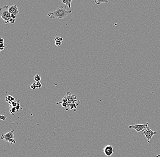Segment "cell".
<instances>
[{
  "instance_id": "4fadbf2b",
  "label": "cell",
  "mask_w": 160,
  "mask_h": 157,
  "mask_svg": "<svg viewBox=\"0 0 160 157\" xmlns=\"http://www.w3.org/2000/svg\"><path fill=\"white\" fill-rule=\"evenodd\" d=\"M95 2L97 5H100L102 3H109V2L108 1H101V0L96 1V0H95Z\"/></svg>"
},
{
  "instance_id": "d4e9b609",
  "label": "cell",
  "mask_w": 160,
  "mask_h": 157,
  "mask_svg": "<svg viewBox=\"0 0 160 157\" xmlns=\"http://www.w3.org/2000/svg\"><path fill=\"white\" fill-rule=\"evenodd\" d=\"M4 40L2 39V38H0V44H4Z\"/></svg>"
},
{
  "instance_id": "3957f363",
  "label": "cell",
  "mask_w": 160,
  "mask_h": 157,
  "mask_svg": "<svg viewBox=\"0 0 160 157\" xmlns=\"http://www.w3.org/2000/svg\"><path fill=\"white\" fill-rule=\"evenodd\" d=\"M143 134H144L146 138L147 139V141L149 143H150V140L152 139L153 136L157 134V132L153 131L152 130L148 127V123H146V129L142 131Z\"/></svg>"
},
{
  "instance_id": "7a4b0ae2",
  "label": "cell",
  "mask_w": 160,
  "mask_h": 157,
  "mask_svg": "<svg viewBox=\"0 0 160 157\" xmlns=\"http://www.w3.org/2000/svg\"><path fill=\"white\" fill-rule=\"evenodd\" d=\"M9 6L5 5L0 9V16L5 21L6 24L9 23V20L11 18V14L9 12Z\"/></svg>"
},
{
  "instance_id": "52a82bcc",
  "label": "cell",
  "mask_w": 160,
  "mask_h": 157,
  "mask_svg": "<svg viewBox=\"0 0 160 157\" xmlns=\"http://www.w3.org/2000/svg\"><path fill=\"white\" fill-rule=\"evenodd\" d=\"M9 12L10 14H14L17 15L19 13L18 8L16 5H12L9 8Z\"/></svg>"
},
{
  "instance_id": "ac0fdd59",
  "label": "cell",
  "mask_w": 160,
  "mask_h": 157,
  "mask_svg": "<svg viewBox=\"0 0 160 157\" xmlns=\"http://www.w3.org/2000/svg\"><path fill=\"white\" fill-rule=\"evenodd\" d=\"M20 108H21V105H20V102H17V106H16V109L17 111L20 110Z\"/></svg>"
},
{
  "instance_id": "7c38bea8",
  "label": "cell",
  "mask_w": 160,
  "mask_h": 157,
  "mask_svg": "<svg viewBox=\"0 0 160 157\" xmlns=\"http://www.w3.org/2000/svg\"><path fill=\"white\" fill-rule=\"evenodd\" d=\"M34 80L36 81V82H40L41 80V76L40 75L37 74L34 76Z\"/></svg>"
},
{
  "instance_id": "30bf717a",
  "label": "cell",
  "mask_w": 160,
  "mask_h": 157,
  "mask_svg": "<svg viewBox=\"0 0 160 157\" xmlns=\"http://www.w3.org/2000/svg\"><path fill=\"white\" fill-rule=\"evenodd\" d=\"M69 108L71 110H74V111H76L77 108V105H76L75 103H72L70 104L69 106Z\"/></svg>"
},
{
  "instance_id": "277c9868",
  "label": "cell",
  "mask_w": 160,
  "mask_h": 157,
  "mask_svg": "<svg viewBox=\"0 0 160 157\" xmlns=\"http://www.w3.org/2000/svg\"><path fill=\"white\" fill-rule=\"evenodd\" d=\"M14 130H12L6 134H2L1 139H4L6 142H9L10 139L14 138Z\"/></svg>"
},
{
  "instance_id": "d6986e66",
  "label": "cell",
  "mask_w": 160,
  "mask_h": 157,
  "mask_svg": "<svg viewBox=\"0 0 160 157\" xmlns=\"http://www.w3.org/2000/svg\"><path fill=\"white\" fill-rule=\"evenodd\" d=\"M6 118H7V116H5V115H0V119L2 121H5Z\"/></svg>"
},
{
  "instance_id": "ba28073f",
  "label": "cell",
  "mask_w": 160,
  "mask_h": 157,
  "mask_svg": "<svg viewBox=\"0 0 160 157\" xmlns=\"http://www.w3.org/2000/svg\"><path fill=\"white\" fill-rule=\"evenodd\" d=\"M6 102H8L10 104L12 102L15 101V98H14V97H13L12 96L8 95L6 98Z\"/></svg>"
},
{
  "instance_id": "2e32d148",
  "label": "cell",
  "mask_w": 160,
  "mask_h": 157,
  "mask_svg": "<svg viewBox=\"0 0 160 157\" xmlns=\"http://www.w3.org/2000/svg\"><path fill=\"white\" fill-rule=\"evenodd\" d=\"M36 86H37V88L38 89H40L42 87V84L40 82H36Z\"/></svg>"
},
{
  "instance_id": "603a6c76",
  "label": "cell",
  "mask_w": 160,
  "mask_h": 157,
  "mask_svg": "<svg viewBox=\"0 0 160 157\" xmlns=\"http://www.w3.org/2000/svg\"><path fill=\"white\" fill-rule=\"evenodd\" d=\"M61 44H62V42H61V41L55 42V45H56V46H57V47H59V46H61Z\"/></svg>"
},
{
  "instance_id": "5b68a950",
  "label": "cell",
  "mask_w": 160,
  "mask_h": 157,
  "mask_svg": "<svg viewBox=\"0 0 160 157\" xmlns=\"http://www.w3.org/2000/svg\"><path fill=\"white\" fill-rule=\"evenodd\" d=\"M104 154L108 157H111L114 153V149L111 145H107L103 149Z\"/></svg>"
},
{
  "instance_id": "484cf974",
  "label": "cell",
  "mask_w": 160,
  "mask_h": 157,
  "mask_svg": "<svg viewBox=\"0 0 160 157\" xmlns=\"http://www.w3.org/2000/svg\"><path fill=\"white\" fill-rule=\"evenodd\" d=\"M160 157V154H159V155H157V156H156V157Z\"/></svg>"
},
{
  "instance_id": "e0dca14e",
  "label": "cell",
  "mask_w": 160,
  "mask_h": 157,
  "mask_svg": "<svg viewBox=\"0 0 160 157\" xmlns=\"http://www.w3.org/2000/svg\"><path fill=\"white\" fill-rule=\"evenodd\" d=\"M30 88L33 90H35L37 88V86H36V83H33L30 86Z\"/></svg>"
},
{
  "instance_id": "44dd1931",
  "label": "cell",
  "mask_w": 160,
  "mask_h": 157,
  "mask_svg": "<svg viewBox=\"0 0 160 157\" xmlns=\"http://www.w3.org/2000/svg\"><path fill=\"white\" fill-rule=\"evenodd\" d=\"M9 142L10 143H11V144H14V143H16V140H15V139H10V140H9Z\"/></svg>"
},
{
  "instance_id": "6da1fadb",
  "label": "cell",
  "mask_w": 160,
  "mask_h": 157,
  "mask_svg": "<svg viewBox=\"0 0 160 157\" xmlns=\"http://www.w3.org/2000/svg\"><path fill=\"white\" fill-rule=\"evenodd\" d=\"M72 13V11H67L66 6H59L57 9L52 12L48 14V16L52 19L57 18L58 19H62L65 18Z\"/></svg>"
},
{
  "instance_id": "9a60e30c",
  "label": "cell",
  "mask_w": 160,
  "mask_h": 157,
  "mask_svg": "<svg viewBox=\"0 0 160 157\" xmlns=\"http://www.w3.org/2000/svg\"><path fill=\"white\" fill-rule=\"evenodd\" d=\"M17 102H16V101H13V102H11V104H10V106L11 107H16V106H17Z\"/></svg>"
},
{
  "instance_id": "8fae6325",
  "label": "cell",
  "mask_w": 160,
  "mask_h": 157,
  "mask_svg": "<svg viewBox=\"0 0 160 157\" xmlns=\"http://www.w3.org/2000/svg\"><path fill=\"white\" fill-rule=\"evenodd\" d=\"M17 111L15 107H11L10 109V112L13 115L16 114Z\"/></svg>"
},
{
  "instance_id": "cb8c5ba5",
  "label": "cell",
  "mask_w": 160,
  "mask_h": 157,
  "mask_svg": "<svg viewBox=\"0 0 160 157\" xmlns=\"http://www.w3.org/2000/svg\"><path fill=\"white\" fill-rule=\"evenodd\" d=\"M11 18L13 19H16L17 15L14 14H11Z\"/></svg>"
},
{
  "instance_id": "9c48e42d",
  "label": "cell",
  "mask_w": 160,
  "mask_h": 157,
  "mask_svg": "<svg viewBox=\"0 0 160 157\" xmlns=\"http://www.w3.org/2000/svg\"><path fill=\"white\" fill-rule=\"evenodd\" d=\"M72 1V0H62L61 1V2L62 3L68 6V8H71Z\"/></svg>"
},
{
  "instance_id": "5bb4252c",
  "label": "cell",
  "mask_w": 160,
  "mask_h": 157,
  "mask_svg": "<svg viewBox=\"0 0 160 157\" xmlns=\"http://www.w3.org/2000/svg\"><path fill=\"white\" fill-rule=\"evenodd\" d=\"M55 40V42H59V41H61V42H62V41H63V39L61 37H56V38H55L54 39Z\"/></svg>"
},
{
  "instance_id": "8992f818",
  "label": "cell",
  "mask_w": 160,
  "mask_h": 157,
  "mask_svg": "<svg viewBox=\"0 0 160 157\" xmlns=\"http://www.w3.org/2000/svg\"><path fill=\"white\" fill-rule=\"evenodd\" d=\"M146 123L142 125H135L134 126H129L128 128L129 129H133L136 130V131L139 133L141 131H143V130L146 129Z\"/></svg>"
},
{
  "instance_id": "ffe728a7",
  "label": "cell",
  "mask_w": 160,
  "mask_h": 157,
  "mask_svg": "<svg viewBox=\"0 0 160 157\" xmlns=\"http://www.w3.org/2000/svg\"><path fill=\"white\" fill-rule=\"evenodd\" d=\"M5 46L4 44H0V51H3L5 49Z\"/></svg>"
},
{
  "instance_id": "7402d4cb",
  "label": "cell",
  "mask_w": 160,
  "mask_h": 157,
  "mask_svg": "<svg viewBox=\"0 0 160 157\" xmlns=\"http://www.w3.org/2000/svg\"><path fill=\"white\" fill-rule=\"evenodd\" d=\"M15 22H16V19H13V18H11L10 20H9V23L14 24Z\"/></svg>"
}]
</instances>
